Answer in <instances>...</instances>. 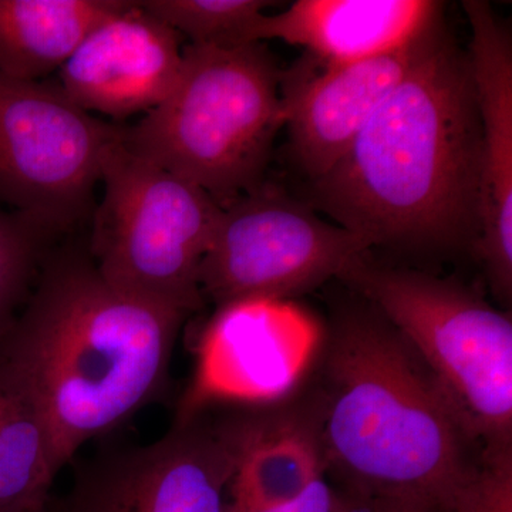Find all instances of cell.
<instances>
[{
    "label": "cell",
    "mask_w": 512,
    "mask_h": 512,
    "mask_svg": "<svg viewBox=\"0 0 512 512\" xmlns=\"http://www.w3.org/2000/svg\"><path fill=\"white\" fill-rule=\"evenodd\" d=\"M296 404L340 493L443 512L483 461L436 377L365 299L340 308Z\"/></svg>",
    "instance_id": "1"
},
{
    "label": "cell",
    "mask_w": 512,
    "mask_h": 512,
    "mask_svg": "<svg viewBox=\"0 0 512 512\" xmlns=\"http://www.w3.org/2000/svg\"><path fill=\"white\" fill-rule=\"evenodd\" d=\"M481 124L467 50L441 20L406 77L308 204L370 248L474 254Z\"/></svg>",
    "instance_id": "2"
},
{
    "label": "cell",
    "mask_w": 512,
    "mask_h": 512,
    "mask_svg": "<svg viewBox=\"0 0 512 512\" xmlns=\"http://www.w3.org/2000/svg\"><path fill=\"white\" fill-rule=\"evenodd\" d=\"M187 318L109 284L89 252L46 256L0 362L42 417L57 474L163 393Z\"/></svg>",
    "instance_id": "3"
},
{
    "label": "cell",
    "mask_w": 512,
    "mask_h": 512,
    "mask_svg": "<svg viewBox=\"0 0 512 512\" xmlns=\"http://www.w3.org/2000/svg\"><path fill=\"white\" fill-rule=\"evenodd\" d=\"M281 82L265 43L185 46L173 89L124 128L123 146L225 208L265 183L276 134L285 126Z\"/></svg>",
    "instance_id": "4"
},
{
    "label": "cell",
    "mask_w": 512,
    "mask_h": 512,
    "mask_svg": "<svg viewBox=\"0 0 512 512\" xmlns=\"http://www.w3.org/2000/svg\"><path fill=\"white\" fill-rule=\"evenodd\" d=\"M409 340L484 451L512 448V319L468 286L356 258L339 275Z\"/></svg>",
    "instance_id": "5"
},
{
    "label": "cell",
    "mask_w": 512,
    "mask_h": 512,
    "mask_svg": "<svg viewBox=\"0 0 512 512\" xmlns=\"http://www.w3.org/2000/svg\"><path fill=\"white\" fill-rule=\"evenodd\" d=\"M94 208L89 254L103 278L128 295L185 315L201 309L200 268L222 207L207 192L114 148Z\"/></svg>",
    "instance_id": "6"
},
{
    "label": "cell",
    "mask_w": 512,
    "mask_h": 512,
    "mask_svg": "<svg viewBox=\"0 0 512 512\" xmlns=\"http://www.w3.org/2000/svg\"><path fill=\"white\" fill-rule=\"evenodd\" d=\"M272 412L229 404L184 414L154 443L80 467L53 512H227L232 478Z\"/></svg>",
    "instance_id": "7"
},
{
    "label": "cell",
    "mask_w": 512,
    "mask_h": 512,
    "mask_svg": "<svg viewBox=\"0 0 512 512\" xmlns=\"http://www.w3.org/2000/svg\"><path fill=\"white\" fill-rule=\"evenodd\" d=\"M123 134L57 83L0 74V201L55 237L70 231L92 217L94 188Z\"/></svg>",
    "instance_id": "8"
},
{
    "label": "cell",
    "mask_w": 512,
    "mask_h": 512,
    "mask_svg": "<svg viewBox=\"0 0 512 512\" xmlns=\"http://www.w3.org/2000/svg\"><path fill=\"white\" fill-rule=\"evenodd\" d=\"M369 244L306 201L262 184L222 208L200 268L202 298L217 309L249 301H284L339 275Z\"/></svg>",
    "instance_id": "9"
},
{
    "label": "cell",
    "mask_w": 512,
    "mask_h": 512,
    "mask_svg": "<svg viewBox=\"0 0 512 512\" xmlns=\"http://www.w3.org/2000/svg\"><path fill=\"white\" fill-rule=\"evenodd\" d=\"M443 15L412 42L359 62L315 59L282 72L281 96L293 160L309 183L328 174L384 100L423 55Z\"/></svg>",
    "instance_id": "10"
},
{
    "label": "cell",
    "mask_w": 512,
    "mask_h": 512,
    "mask_svg": "<svg viewBox=\"0 0 512 512\" xmlns=\"http://www.w3.org/2000/svg\"><path fill=\"white\" fill-rule=\"evenodd\" d=\"M471 28L467 55L480 114V231L474 255L503 305L512 298V37L483 0L463 2Z\"/></svg>",
    "instance_id": "11"
},
{
    "label": "cell",
    "mask_w": 512,
    "mask_h": 512,
    "mask_svg": "<svg viewBox=\"0 0 512 512\" xmlns=\"http://www.w3.org/2000/svg\"><path fill=\"white\" fill-rule=\"evenodd\" d=\"M183 37L140 2L100 22L57 72V84L87 113L123 120L147 114L173 89Z\"/></svg>",
    "instance_id": "12"
},
{
    "label": "cell",
    "mask_w": 512,
    "mask_h": 512,
    "mask_svg": "<svg viewBox=\"0 0 512 512\" xmlns=\"http://www.w3.org/2000/svg\"><path fill=\"white\" fill-rule=\"evenodd\" d=\"M443 8L433 0H298L256 20L249 42L281 40L323 64L359 62L412 42Z\"/></svg>",
    "instance_id": "13"
},
{
    "label": "cell",
    "mask_w": 512,
    "mask_h": 512,
    "mask_svg": "<svg viewBox=\"0 0 512 512\" xmlns=\"http://www.w3.org/2000/svg\"><path fill=\"white\" fill-rule=\"evenodd\" d=\"M126 0H0V74L43 82Z\"/></svg>",
    "instance_id": "14"
},
{
    "label": "cell",
    "mask_w": 512,
    "mask_h": 512,
    "mask_svg": "<svg viewBox=\"0 0 512 512\" xmlns=\"http://www.w3.org/2000/svg\"><path fill=\"white\" fill-rule=\"evenodd\" d=\"M274 407L248 448L228 491L227 512H248L291 501L325 474L311 424L298 407Z\"/></svg>",
    "instance_id": "15"
},
{
    "label": "cell",
    "mask_w": 512,
    "mask_h": 512,
    "mask_svg": "<svg viewBox=\"0 0 512 512\" xmlns=\"http://www.w3.org/2000/svg\"><path fill=\"white\" fill-rule=\"evenodd\" d=\"M57 473L42 417L0 362V512H47Z\"/></svg>",
    "instance_id": "16"
},
{
    "label": "cell",
    "mask_w": 512,
    "mask_h": 512,
    "mask_svg": "<svg viewBox=\"0 0 512 512\" xmlns=\"http://www.w3.org/2000/svg\"><path fill=\"white\" fill-rule=\"evenodd\" d=\"M140 5L163 20L190 45H249L256 20L274 2L266 0H143Z\"/></svg>",
    "instance_id": "17"
},
{
    "label": "cell",
    "mask_w": 512,
    "mask_h": 512,
    "mask_svg": "<svg viewBox=\"0 0 512 512\" xmlns=\"http://www.w3.org/2000/svg\"><path fill=\"white\" fill-rule=\"evenodd\" d=\"M53 237L26 215L0 210V339L28 301Z\"/></svg>",
    "instance_id": "18"
},
{
    "label": "cell",
    "mask_w": 512,
    "mask_h": 512,
    "mask_svg": "<svg viewBox=\"0 0 512 512\" xmlns=\"http://www.w3.org/2000/svg\"><path fill=\"white\" fill-rule=\"evenodd\" d=\"M443 512H512V448L484 451L476 476Z\"/></svg>",
    "instance_id": "19"
},
{
    "label": "cell",
    "mask_w": 512,
    "mask_h": 512,
    "mask_svg": "<svg viewBox=\"0 0 512 512\" xmlns=\"http://www.w3.org/2000/svg\"><path fill=\"white\" fill-rule=\"evenodd\" d=\"M333 507H335V491L323 474L313 480L293 500L248 512H333Z\"/></svg>",
    "instance_id": "20"
},
{
    "label": "cell",
    "mask_w": 512,
    "mask_h": 512,
    "mask_svg": "<svg viewBox=\"0 0 512 512\" xmlns=\"http://www.w3.org/2000/svg\"><path fill=\"white\" fill-rule=\"evenodd\" d=\"M335 507L333 512H426L409 505L390 503L383 500H369V498L352 497L335 490Z\"/></svg>",
    "instance_id": "21"
}]
</instances>
